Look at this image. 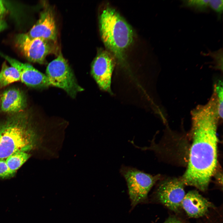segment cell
Returning <instances> with one entry per match:
<instances>
[{
  "label": "cell",
  "instance_id": "1",
  "mask_svg": "<svg viewBox=\"0 0 223 223\" xmlns=\"http://www.w3.org/2000/svg\"><path fill=\"white\" fill-rule=\"evenodd\" d=\"M213 103L198 107L192 113V143L187 168L181 179L185 185L207 190L217 162V125L220 119Z\"/></svg>",
  "mask_w": 223,
  "mask_h": 223
},
{
  "label": "cell",
  "instance_id": "2",
  "mask_svg": "<svg viewBox=\"0 0 223 223\" xmlns=\"http://www.w3.org/2000/svg\"><path fill=\"white\" fill-rule=\"evenodd\" d=\"M37 134L30 114H13L0 124V159L18 151L27 152L36 145Z\"/></svg>",
  "mask_w": 223,
  "mask_h": 223
},
{
  "label": "cell",
  "instance_id": "3",
  "mask_svg": "<svg viewBox=\"0 0 223 223\" xmlns=\"http://www.w3.org/2000/svg\"><path fill=\"white\" fill-rule=\"evenodd\" d=\"M101 38L106 47L120 59L132 43L133 30L129 24L116 12L110 7L103 11L99 19Z\"/></svg>",
  "mask_w": 223,
  "mask_h": 223
},
{
  "label": "cell",
  "instance_id": "4",
  "mask_svg": "<svg viewBox=\"0 0 223 223\" xmlns=\"http://www.w3.org/2000/svg\"><path fill=\"white\" fill-rule=\"evenodd\" d=\"M120 172L126 182L132 208L146 202L149 192L161 177L159 174L153 176L125 165L121 166Z\"/></svg>",
  "mask_w": 223,
  "mask_h": 223
},
{
  "label": "cell",
  "instance_id": "5",
  "mask_svg": "<svg viewBox=\"0 0 223 223\" xmlns=\"http://www.w3.org/2000/svg\"><path fill=\"white\" fill-rule=\"evenodd\" d=\"M46 73L50 86L63 90L72 98L84 90L77 83L72 70L61 54L48 64Z\"/></svg>",
  "mask_w": 223,
  "mask_h": 223
},
{
  "label": "cell",
  "instance_id": "6",
  "mask_svg": "<svg viewBox=\"0 0 223 223\" xmlns=\"http://www.w3.org/2000/svg\"><path fill=\"white\" fill-rule=\"evenodd\" d=\"M184 184L181 178H168L161 181L155 191V196L160 203L177 212L181 208L185 196Z\"/></svg>",
  "mask_w": 223,
  "mask_h": 223
},
{
  "label": "cell",
  "instance_id": "7",
  "mask_svg": "<svg viewBox=\"0 0 223 223\" xmlns=\"http://www.w3.org/2000/svg\"><path fill=\"white\" fill-rule=\"evenodd\" d=\"M49 41L40 38H32L26 33L18 34L15 39L16 47L27 60L40 64L52 51Z\"/></svg>",
  "mask_w": 223,
  "mask_h": 223
},
{
  "label": "cell",
  "instance_id": "8",
  "mask_svg": "<svg viewBox=\"0 0 223 223\" xmlns=\"http://www.w3.org/2000/svg\"><path fill=\"white\" fill-rule=\"evenodd\" d=\"M114 65V57L106 51L99 53L92 63V75L99 87L105 91H111L112 76Z\"/></svg>",
  "mask_w": 223,
  "mask_h": 223
},
{
  "label": "cell",
  "instance_id": "9",
  "mask_svg": "<svg viewBox=\"0 0 223 223\" xmlns=\"http://www.w3.org/2000/svg\"><path fill=\"white\" fill-rule=\"evenodd\" d=\"M11 66L18 71L22 82L27 86L34 88H43L50 85L46 75L28 63H24L8 56L0 53Z\"/></svg>",
  "mask_w": 223,
  "mask_h": 223
},
{
  "label": "cell",
  "instance_id": "10",
  "mask_svg": "<svg viewBox=\"0 0 223 223\" xmlns=\"http://www.w3.org/2000/svg\"><path fill=\"white\" fill-rule=\"evenodd\" d=\"M26 33L32 38L38 37L49 41H55L56 28L51 11L46 10L42 12L37 23Z\"/></svg>",
  "mask_w": 223,
  "mask_h": 223
},
{
  "label": "cell",
  "instance_id": "11",
  "mask_svg": "<svg viewBox=\"0 0 223 223\" xmlns=\"http://www.w3.org/2000/svg\"><path fill=\"white\" fill-rule=\"evenodd\" d=\"M213 205L196 190H191L186 194L182 201L181 208L187 215L197 218L206 215L209 209Z\"/></svg>",
  "mask_w": 223,
  "mask_h": 223
},
{
  "label": "cell",
  "instance_id": "12",
  "mask_svg": "<svg viewBox=\"0 0 223 223\" xmlns=\"http://www.w3.org/2000/svg\"><path fill=\"white\" fill-rule=\"evenodd\" d=\"M27 105L26 99L23 92L19 89L11 88L5 90L1 97V110L13 114L24 111Z\"/></svg>",
  "mask_w": 223,
  "mask_h": 223
},
{
  "label": "cell",
  "instance_id": "13",
  "mask_svg": "<svg viewBox=\"0 0 223 223\" xmlns=\"http://www.w3.org/2000/svg\"><path fill=\"white\" fill-rule=\"evenodd\" d=\"M20 80V74L18 70L13 67L9 66L4 62L0 72V87L3 88Z\"/></svg>",
  "mask_w": 223,
  "mask_h": 223
},
{
  "label": "cell",
  "instance_id": "14",
  "mask_svg": "<svg viewBox=\"0 0 223 223\" xmlns=\"http://www.w3.org/2000/svg\"><path fill=\"white\" fill-rule=\"evenodd\" d=\"M30 156V155L26 152L18 151L11 154L5 160L10 169L16 172Z\"/></svg>",
  "mask_w": 223,
  "mask_h": 223
},
{
  "label": "cell",
  "instance_id": "15",
  "mask_svg": "<svg viewBox=\"0 0 223 223\" xmlns=\"http://www.w3.org/2000/svg\"><path fill=\"white\" fill-rule=\"evenodd\" d=\"M183 7H188L199 12H206L209 7V0H184Z\"/></svg>",
  "mask_w": 223,
  "mask_h": 223
},
{
  "label": "cell",
  "instance_id": "16",
  "mask_svg": "<svg viewBox=\"0 0 223 223\" xmlns=\"http://www.w3.org/2000/svg\"><path fill=\"white\" fill-rule=\"evenodd\" d=\"M217 102L218 115L222 118L223 116V88L222 82L219 81L215 85L214 94Z\"/></svg>",
  "mask_w": 223,
  "mask_h": 223
},
{
  "label": "cell",
  "instance_id": "17",
  "mask_svg": "<svg viewBox=\"0 0 223 223\" xmlns=\"http://www.w3.org/2000/svg\"><path fill=\"white\" fill-rule=\"evenodd\" d=\"M16 172L11 170L6 162L5 159H0V178H9L14 176Z\"/></svg>",
  "mask_w": 223,
  "mask_h": 223
},
{
  "label": "cell",
  "instance_id": "18",
  "mask_svg": "<svg viewBox=\"0 0 223 223\" xmlns=\"http://www.w3.org/2000/svg\"><path fill=\"white\" fill-rule=\"evenodd\" d=\"M203 55H207L211 57L213 60V62L218 65L221 68H222L223 62L222 48H220L213 51L209 50L207 53L204 54Z\"/></svg>",
  "mask_w": 223,
  "mask_h": 223
},
{
  "label": "cell",
  "instance_id": "19",
  "mask_svg": "<svg viewBox=\"0 0 223 223\" xmlns=\"http://www.w3.org/2000/svg\"><path fill=\"white\" fill-rule=\"evenodd\" d=\"M208 5L221 17L223 10V0H209Z\"/></svg>",
  "mask_w": 223,
  "mask_h": 223
},
{
  "label": "cell",
  "instance_id": "20",
  "mask_svg": "<svg viewBox=\"0 0 223 223\" xmlns=\"http://www.w3.org/2000/svg\"><path fill=\"white\" fill-rule=\"evenodd\" d=\"M7 10L3 1L0 0V19H2L3 16L7 13Z\"/></svg>",
  "mask_w": 223,
  "mask_h": 223
},
{
  "label": "cell",
  "instance_id": "21",
  "mask_svg": "<svg viewBox=\"0 0 223 223\" xmlns=\"http://www.w3.org/2000/svg\"><path fill=\"white\" fill-rule=\"evenodd\" d=\"M163 223H183L178 219L173 217H170L167 219Z\"/></svg>",
  "mask_w": 223,
  "mask_h": 223
},
{
  "label": "cell",
  "instance_id": "22",
  "mask_svg": "<svg viewBox=\"0 0 223 223\" xmlns=\"http://www.w3.org/2000/svg\"><path fill=\"white\" fill-rule=\"evenodd\" d=\"M7 27V24L2 19H0V32L5 29Z\"/></svg>",
  "mask_w": 223,
  "mask_h": 223
}]
</instances>
